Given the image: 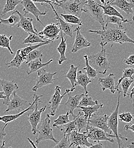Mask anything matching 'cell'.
I'll list each match as a JSON object with an SVG mask.
<instances>
[{
	"mask_svg": "<svg viewBox=\"0 0 134 148\" xmlns=\"http://www.w3.org/2000/svg\"><path fill=\"white\" fill-rule=\"evenodd\" d=\"M89 33L99 35L102 40L100 45L106 46L108 43L123 44L124 43H134V41L126 34V29L123 26H116L115 27H105L104 30H90Z\"/></svg>",
	"mask_w": 134,
	"mask_h": 148,
	"instance_id": "obj_1",
	"label": "cell"
},
{
	"mask_svg": "<svg viewBox=\"0 0 134 148\" xmlns=\"http://www.w3.org/2000/svg\"><path fill=\"white\" fill-rule=\"evenodd\" d=\"M102 49L100 52L88 56V61L90 65L96 70L99 74L104 75L111 69L110 63L107 56L105 46L100 45Z\"/></svg>",
	"mask_w": 134,
	"mask_h": 148,
	"instance_id": "obj_2",
	"label": "cell"
},
{
	"mask_svg": "<svg viewBox=\"0 0 134 148\" xmlns=\"http://www.w3.org/2000/svg\"><path fill=\"white\" fill-rule=\"evenodd\" d=\"M86 2V0H59L54 5L61 8L65 14L74 15L80 18Z\"/></svg>",
	"mask_w": 134,
	"mask_h": 148,
	"instance_id": "obj_3",
	"label": "cell"
},
{
	"mask_svg": "<svg viewBox=\"0 0 134 148\" xmlns=\"http://www.w3.org/2000/svg\"><path fill=\"white\" fill-rule=\"evenodd\" d=\"M50 117L49 113H47L45 119L42 121L41 125L37 128V132H38V137L36 138V143L39 144L40 142L44 140H52L57 144L59 140L56 138L53 134V130L50 124Z\"/></svg>",
	"mask_w": 134,
	"mask_h": 148,
	"instance_id": "obj_4",
	"label": "cell"
},
{
	"mask_svg": "<svg viewBox=\"0 0 134 148\" xmlns=\"http://www.w3.org/2000/svg\"><path fill=\"white\" fill-rule=\"evenodd\" d=\"M87 2L85 5L86 9L84 8L83 12L88 13L91 17L94 19L96 21L98 22L102 27V30L105 29V21L104 19V15L103 9L99 5V3L94 0H86Z\"/></svg>",
	"mask_w": 134,
	"mask_h": 148,
	"instance_id": "obj_5",
	"label": "cell"
},
{
	"mask_svg": "<svg viewBox=\"0 0 134 148\" xmlns=\"http://www.w3.org/2000/svg\"><path fill=\"white\" fill-rule=\"evenodd\" d=\"M120 93H118V103L117 106L115 110L112 112L111 115L109 116L107 124L110 129L112 130L113 133L115 136V138L117 140V143L118 144V147L121 148V140L127 141L128 138L123 137L118 132V114H119V103H120Z\"/></svg>",
	"mask_w": 134,
	"mask_h": 148,
	"instance_id": "obj_6",
	"label": "cell"
},
{
	"mask_svg": "<svg viewBox=\"0 0 134 148\" xmlns=\"http://www.w3.org/2000/svg\"><path fill=\"white\" fill-rule=\"evenodd\" d=\"M33 96H34L36 98V103H35V107L34 110L32 112H30L28 113L27 117L28 120L32 126V132L33 135H36L37 133V128L38 125L39 123L41 122V114L42 113L47 109V107L45 106L40 109H38L39 103L42 102V101L40 100V98L43 96V95H39L38 96L36 94H34Z\"/></svg>",
	"mask_w": 134,
	"mask_h": 148,
	"instance_id": "obj_7",
	"label": "cell"
},
{
	"mask_svg": "<svg viewBox=\"0 0 134 148\" xmlns=\"http://www.w3.org/2000/svg\"><path fill=\"white\" fill-rule=\"evenodd\" d=\"M86 128V131L85 132L87 134L88 138L93 140L94 142L106 141L111 143H114L113 139V138H115L114 134H107L103 130L90 125L89 124Z\"/></svg>",
	"mask_w": 134,
	"mask_h": 148,
	"instance_id": "obj_8",
	"label": "cell"
},
{
	"mask_svg": "<svg viewBox=\"0 0 134 148\" xmlns=\"http://www.w3.org/2000/svg\"><path fill=\"white\" fill-rule=\"evenodd\" d=\"M57 73L47 72L45 69L42 68L37 71V77L35 86L33 87L32 90L36 92L38 89L46 86L53 84L56 78H54V76Z\"/></svg>",
	"mask_w": 134,
	"mask_h": 148,
	"instance_id": "obj_9",
	"label": "cell"
},
{
	"mask_svg": "<svg viewBox=\"0 0 134 148\" xmlns=\"http://www.w3.org/2000/svg\"><path fill=\"white\" fill-rule=\"evenodd\" d=\"M60 29L59 23H50L44 26L43 29L37 32V34L45 41H51L57 40L59 38Z\"/></svg>",
	"mask_w": 134,
	"mask_h": 148,
	"instance_id": "obj_10",
	"label": "cell"
},
{
	"mask_svg": "<svg viewBox=\"0 0 134 148\" xmlns=\"http://www.w3.org/2000/svg\"><path fill=\"white\" fill-rule=\"evenodd\" d=\"M70 147L77 148H91L93 143L88 141V137L85 132L80 133L76 130L72 131L69 134Z\"/></svg>",
	"mask_w": 134,
	"mask_h": 148,
	"instance_id": "obj_11",
	"label": "cell"
},
{
	"mask_svg": "<svg viewBox=\"0 0 134 148\" xmlns=\"http://www.w3.org/2000/svg\"><path fill=\"white\" fill-rule=\"evenodd\" d=\"M74 90L72 88L70 89H66L65 92L63 95H61V88L59 86H57L54 89V93L52 95L50 100L49 101L50 106L47 107V108H50L51 110V112L49 113L51 116H54L58 110V108L61 103V101L63 97L69 92H73Z\"/></svg>",
	"mask_w": 134,
	"mask_h": 148,
	"instance_id": "obj_12",
	"label": "cell"
},
{
	"mask_svg": "<svg viewBox=\"0 0 134 148\" xmlns=\"http://www.w3.org/2000/svg\"><path fill=\"white\" fill-rule=\"evenodd\" d=\"M13 93V98L10 99V100L6 104V106H8V108L5 111V113L12 111L21 112L25 110L31 104L30 103H29L27 100L19 96L17 94V91H14Z\"/></svg>",
	"mask_w": 134,
	"mask_h": 148,
	"instance_id": "obj_13",
	"label": "cell"
},
{
	"mask_svg": "<svg viewBox=\"0 0 134 148\" xmlns=\"http://www.w3.org/2000/svg\"><path fill=\"white\" fill-rule=\"evenodd\" d=\"M109 116L107 114L100 115L99 113H94L90 117L89 123L90 125L100 128L104 131L106 133L111 134L112 130L110 129L107 124Z\"/></svg>",
	"mask_w": 134,
	"mask_h": 148,
	"instance_id": "obj_14",
	"label": "cell"
},
{
	"mask_svg": "<svg viewBox=\"0 0 134 148\" xmlns=\"http://www.w3.org/2000/svg\"><path fill=\"white\" fill-rule=\"evenodd\" d=\"M21 4L23 6V11L24 12V15L26 16L28 13L32 14L42 25L45 26L42 22L39 17L41 16H44L46 15V11L42 12L39 10L37 6L35 5L34 2L31 0H21Z\"/></svg>",
	"mask_w": 134,
	"mask_h": 148,
	"instance_id": "obj_15",
	"label": "cell"
},
{
	"mask_svg": "<svg viewBox=\"0 0 134 148\" xmlns=\"http://www.w3.org/2000/svg\"><path fill=\"white\" fill-rule=\"evenodd\" d=\"M80 29V26L78 25V26L74 30V32H76V36L71 50L72 53H76L80 50L89 47L91 46V42H89L87 39L82 34Z\"/></svg>",
	"mask_w": 134,
	"mask_h": 148,
	"instance_id": "obj_16",
	"label": "cell"
},
{
	"mask_svg": "<svg viewBox=\"0 0 134 148\" xmlns=\"http://www.w3.org/2000/svg\"><path fill=\"white\" fill-rule=\"evenodd\" d=\"M0 86L6 96V99L3 101V104L6 105V104L10 100V97L14 91H17L19 90V87L14 80L9 81L2 78H0Z\"/></svg>",
	"mask_w": 134,
	"mask_h": 148,
	"instance_id": "obj_17",
	"label": "cell"
},
{
	"mask_svg": "<svg viewBox=\"0 0 134 148\" xmlns=\"http://www.w3.org/2000/svg\"><path fill=\"white\" fill-rule=\"evenodd\" d=\"M17 13L19 17V22L17 24V27L22 28L27 33L37 34V29L34 28L33 24V19L30 17H26L25 15H22L19 13V10H17Z\"/></svg>",
	"mask_w": 134,
	"mask_h": 148,
	"instance_id": "obj_18",
	"label": "cell"
},
{
	"mask_svg": "<svg viewBox=\"0 0 134 148\" xmlns=\"http://www.w3.org/2000/svg\"><path fill=\"white\" fill-rule=\"evenodd\" d=\"M111 5L116 6L127 14L129 17L130 14H133V20L134 19V0H111Z\"/></svg>",
	"mask_w": 134,
	"mask_h": 148,
	"instance_id": "obj_19",
	"label": "cell"
},
{
	"mask_svg": "<svg viewBox=\"0 0 134 148\" xmlns=\"http://www.w3.org/2000/svg\"><path fill=\"white\" fill-rule=\"evenodd\" d=\"M98 83L101 86L103 91L109 90L113 94H114L116 91L115 89V76L114 74L110 73L104 77L99 78Z\"/></svg>",
	"mask_w": 134,
	"mask_h": 148,
	"instance_id": "obj_20",
	"label": "cell"
},
{
	"mask_svg": "<svg viewBox=\"0 0 134 148\" xmlns=\"http://www.w3.org/2000/svg\"><path fill=\"white\" fill-rule=\"evenodd\" d=\"M33 98H34V100L31 103V104L27 107L25 110H23V111L19 112V113H17V114H8V115H4V116H0V121H2L3 123H4L5 124V126L7 127L8 125L9 124V123H10V122L14 121L16 120H17V119H19L20 117L22 114H23L25 113L28 112V111L33 110L34 109V106L35 104L36 103V98L34 96H33Z\"/></svg>",
	"mask_w": 134,
	"mask_h": 148,
	"instance_id": "obj_21",
	"label": "cell"
},
{
	"mask_svg": "<svg viewBox=\"0 0 134 148\" xmlns=\"http://www.w3.org/2000/svg\"><path fill=\"white\" fill-rule=\"evenodd\" d=\"M49 5H50V6H51L52 9H53L54 13H55L56 18L59 21L58 23H59V25L60 30L65 34V35H66L67 36H69V37L72 38L73 37V33L74 32V30L73 29V25L69 23L61 18V17L58 15V14L57 13L56 10L55 9L54 6L52 5V3H50Z\"/></svg>",
	"mask_w": 134,
	"mask_h": 148,
	"instance_id": "obj_22",
	"label": "cell"
},
{
	"mask_svg": "<svg viewBox=\"0 0 134 148\" xmlns=\"http://www.w3.org/2000/svg\"><path fill=\"white\" fill-rule=\"evenodd\" d=\"M67 94L68 95V99L65 103V106L68 109L70 114L72 115L73 119H74L76 116L74 114V111L77 108L79 101L85 93L77 94L74 96L71 95L70 92L67 93Z\"/></svg>",
	"mask_w": 134,
	"mask_h": 148,
	"instance_id": "obj_23",
	"label": "cell"
},
{
	"mask_svg": "<svg viewBox=\"0 0 134 148\" xmlns=\"http://www.w3.org/2000/svg\"><path fill=\"white\" fill-rule=\"evenodd\" d=\"M53 61V59H51L50 60H49L48 62L46 63H42V58H39L38 59L33 60L27 63L29 65V70L27 71L26 73L28 75H30V74L37 72L39 69L49 65Z\"/></svg>",
	"mask_w": 134,
	"mask_h": 148,
	"instance_id": "obj_24",
	"label": "cell"
},
{
	"mask_svg": "<svg viewBox=\"0 0 134 148\" xmlns=\"http://www.w3.org/2000/svg\"><path fill=\"white\" fill-rule=\"evenodd\" d=\"M111 1L106 2L104 4H99V5L103 9V15L104 16H117L120 17L121 18L124 19L125 18L123 16L122 14H120L114 6L111 5Z\"/></svg>",
	"mask_w": 134,
	"mask_h": 148,
	"instance_id": "obj_25",
	"label": "cell"
},
{
	"mask_svg": "<svg viewBox=\"0 0 134 148\" xmlns=\"http://www.w3.org/2000/svg\"><path fill=\"white\" fill-rule=\"evenodd\" d=\"M92 79H90L86 73H83L81 70L77 71V83L76 86H80L84 89L85 95H88L89 91L87 90V87L89 84L92 82Z\"/></svg>",
	"mask_w": 134,
	"mask_h": 148,
	"instance_id": "obj_26",
	"label": "cell"
},
{
	"mask_svg": "<svg viewBox=\"0 0 134 148\" xmlns=\"http://www.w3.org/2000/svg\"><path fill=\"white\" fill-rule=\"evenodd\" d=\"M61 33V40L57 48L58 52L60 54V58L58 60V64L61 65L63 62L66 61L67 60L66 56V51L67 48V43H66V38L65 39L63 37V32L60 30Z\"/></svg>",
	"mask_w": 134,
	"mask_h": 148,
	"instance_id": "obj_27",
	"label": "cell"
},
{
	"mask_svg": "<svg viewBox=\"0 0 134 148\" xmlns=\"http://www.w3.org/2000/svg\"><path fill=\"white\" fill-rule=\"evenodd\" d=\"M103 106L102 103L97 104L93 106H88V107H83V106H78L77 108L80 109V111L83 113L84 117L86 119L89 121L91 116L100 109L102 108Z\"/></svg>",
	"mask_w": 134,
	"mask_h": 148,
	"instance_id": "obj_28",
	"label": "cell"
},
{
	"mask_svg": "<svg viewBox=\"0 0 134 148\" xmlns=\"http://www.w3.org/2000/svg\"><path fill=\"white\" fill-rule=\"evenodd\" d=\"M19 21V15L17 13V10H14L8 18L3 19L0 17V24H3L12 27L17 25Z\"/></svg>",
	"mask_w": 134,
	"mask_h": 148,
	"instance_id": "obj_29",
	"label": "cell"
},
{
	"mask_svg": "<svg viewBox=\"0 0 134 148\" xmlns=\"http://www.w3.org/2000/svg\"><path fill=\"white\" fill-rule=\"evenodd\" d=\"M78 68L79 66H75L74 64H71L70 69H69L68 73L63 76L69 80L71 84V88L74 90H76V87L77 86V74Z\"/></svg>",
	"mask_w": 134,
	"mask_h": 148,
	"instance_id": "obj_30",
	"label": "cell"
},
{
	"mask_svg": "<svg viewBox=\"0 0 134 148\" xmlns=\"http://www.w3.org/2000/svg\"><path fill=\"white\" fill-rule=\"evenodd\" d=\"M78 114L75 116L76 124V130L80 132V130L87 127V125L89 124V121L86 119L84 117L83 113L82 111L79 110Z\"/></svg>",
	"mask_w": 134,
	"mask_h": 148,
	"instance_id": "obj_31",
	"label": "cell"
},
{
	"mask_svg": "<svg viewBox=\"0 0 134 148\" xmlns=\"http://www.w3.org/2000/svg\"><path fill=\"white\" fill-rule=\"evenodd\" d=\"M21 0H6L3 8L1 13V17L5 16L8 13L14 11L16 6L21 3Z\"/></svg>",
	"mask_w": 134,
	"mask_h": 148,
	"instance_id": "obj_32",
	"label": "cell"
},
{
	"mask_svg": "<svg viewBox=\"0 0 134 148\" xmlns=\"http://www.w3.org/2000/svg\"><path fill=\"white\" fill-rule=\"evenodd\" d=\"M24 61H25V58L20 54L19 49L17 51L16 56L14 57V58L9 62L5 63V65H6L8 68H10V67L19 68L22 63Z\"/></svg>",
	"mask_w": 134,
	"mask_h": 148,
	"instance_id": "obj_33",
	"label": "cell"
},
{
	"mask_svg": "<svg viewBox=\"0 0 134 148\" xmlns=\"http://www.w3.org/2000/svg\"><path fill=\"white\" fill-rule=\"evenodd\" d=\"M131 23L130 20L127 18H121L120 17H117V16H106V24H105V27L107 26L109 23H112V24H115L117 26H122V23Z\"/></svg>",
	"mask_w": 134,
	"mask_h": 148,
	"instance_id": "obj_34",
	"label": "cell"
},
{
	"mask_svg": "<svg viewBox=\"0 0 134 148\" xmlns=\"http://www.w3.org/2000/svg\"><path fill=\"white\" fill-rule=\"evenodd\" d=\"M51 42H52L51 41H47V42H43V43H39L36 44V45L30 44V45L27 46V47H26L19 49V53L23 57L25 58L26 56H27L30 51H33V50L37 49L39 47H41V46L50 44Z\"/></svg>",
	"mask_w": 134,
	"mask_h": 148,
	"instance_id": "obj_35",
	"label": "cell"
},
{
	"mask_svg": "<svg viewBox=\"0 0 134 148\" xmlns=\"http://www.w3.org/2000/svg\"><path fill=\"white\" fill-rule=\"evenodd\" d=\"M87 55H85L83 56L85 60V67L83 68V70L86 71V73L87 74V76L91 79H94L96 77L98 74L99 73L94 68H93L89 64V61H88V58H87Z\"/></svg>",
	"mask_w": 134,
	"mask_h": 148,
	"instance_id": "obj_36",
	"label": "cell"
},
{
	"mask_svg": "<svg viewBox=\"0 0 134 148\" xmlns=\"http://www.w3.org/2000/svg\"><path fill=\"white\" fill-rule=\"evenodd\" d=\"M57 128L58 130H60L61 132H62L64 135H66V134L69 135L72 131L76 130V120L74 119L73 121H70L69 123L63 125L57 126Z\"/></svg>",
	"mask_w": 134,
	"mask_h": 148,
	"instance_id": "obj_37",
	"label": "cell"
},
{
	"mask_svg": "<svg viewBox=\"0 0 134 148\" xmlns=\"http://www.w3.org/2000/svg\"><path fill=\"white\" fill-rule=\"evenodd\" d=\"M60 17H62L64 21L69 23L72 25H78L79 26H82V21L80 18L72 14H61L59 15Z\"/></svg>",
	"mask_w": 134,
	"mask_h": 148,
	"instance_id": "obj_38",
	"label": "cell"
},
{
	"mask_svg": "<svg viewBox=\"0 0 134 148\" xmlns=\"http://www.w3.org/2000/svg\"><path fill=\"white\" fill-rule=\"evenodd\" d=\"M12 38L13 36L8 37L5 34H0V47L7 49L12 55L13 54V51L10 47V42L12 40Z\"/></svg>",
	"mask_w": 134,
	"mask_h": 148,
	"instance_id": "obj_39",
	"label": "cell"
},
{
	"mask_svg": "<svg viewBox=\"0 0 134 148\" xmlns=\"http://www.w3.org/2000/svg\"><path fill=\"white\" fill-rule=\"evenodd\" d=\"M134 73V69L133 67H127V68H124L123 71V74L120 78L118 80V83L116 86H115V89L116 91H118V93H122V91H121L119 89V86H120V83L122 82V80L124 79V78H127V77H131Z\"/></svg>",
	"mask_w": 134,
	"mask_h": 148,
	"instance_id": "obj_40",
	"label": "cell"
},
{
	"mask_svg": "<svg viewBox=\"0 0 134 148\" xmlns=\"http://www.w3.org/2000/svg\"><path fill=\"white\" fill-rule=\"evenodd\" d=\"M47 41L42 39V38L39 36L37 34L35 33H29V36L26 38H25L22 42L23 44H34V43H43Z\"/></svg>",
	"mask_w": 134,
	"mask_h": 148,
	"instance_id": "obj_41",
	"label": "cell"
},
{
	"mask_svg": "<svg viewBox=\"0 0 134 148\" xmlns=\"http://www.w3.org/2000/svg\"><path fill=\"white\" fill-rule=\"evenodd\" d=\"M134 76H133L131 77H127L123 79L120 82V84L121 85L122 88V92L123 93V96L125 97L129 95V90L131 86V85L134 82Z\"/></svg>",
	"mask_w": 134,
	"mask_h": 148,
	"instance_id": "obj_42",
	"label": "cell"
},
{
	"mask_svg": "<svg viewBox=\"0 0 134 148\" xmlns=\"http://www.w3.org/2000/svg\"><path fill=\"white\" fill-rule=\"evenodd\" d=\"M43 57V53L42 50L35 49L30 51L25 58V62L26 64H27L30 62Z\"/></svg>",
	"mask_w": 134,
	"mask_h": 148,
	"instance_id": "obj_43",
	"label": "cell"
},
{
	"mask_svg": "<svg viewBox=\"0 0 134 148\" xmlns=\"http://www.w3.org/2000/svg\"><path fill=\"white\" fill-rule=\"evenodd\" d=\"M98 104V100H93V98L90 96H89L87 95H84L81 98L78 106L83 107H88V106H93Z\"/></svg>",
	"mask_w": 134,
	"mask_h": 148,
	"instance_id": "obj_44",
	"label": "cell"
},
{
	"mask_svg": "<svg viewBox=\"0 0 134 148\" xmlns=\"http://www.w3.org/2000/svg\"><path fill=\"white\" fill-rule=\"evenodd\" d=\"M69 112H67L66 114L59 115L57 118L54 120V124L53 125V127H57V126L63 125L70 121V120L69 119V115H70Z\"/></svg>",
	"mask_w": 134,
	"mask_h": 148,
	"instance_id": "obj_45",
	"label": "cell"
},
{
	"mask_svg": "<svg viewBox=\"0 0 134 148\" xmlns=\"http://www.w3.org/2000/svg\"><path fill=\"white\" fill-rule=\"evenodd\" d=\"M55 148H70V143L69 141V135H63V138L54 146Z\"/></svg>",
	"mask_w": 134,
	"mask_h": 148,
	"instance_id": "obj_46",
	"label": "cell"
},
{
	"mask_svg": "<svg viewBox=\"0 0 134 148\" xmlns=\"http://www.w3.org/2000/svg\"><path fill=\"white\" fill-rule=\"evenodd\" d=\"M134 116L130 112H124L121 114H118V119L121 121L130 123L133 120Z\"/></svg>",
	"mask_w": 134,
	"mask_h": 148,
	"instance_id": "obj_47",
	"label": "cell"
},
{
	"mask_svg": "<svg viewBox=\"0 0 134 148\" xmlns=\"http://www.w3.org/2000/svg\"><path fill=\"white\" fill-rule=\"evenodd\" d=\"M6 127L5 125L3 127H0V148H3L5 146V136L6 133L5 130Z\"/></svg>",
	"mask_w": 134,
	"mask_h": 148,
	"instance_id": "obj_48",
	"label": "cell"
},
{
	"mask_svg": "<svg viewBox=\"0 0 134 148\" xmlns=\"http://www.w3.org/2000/svg\"><path fill=\"white\" fill-rule=\"evenodd\" d=\"M124 63H125L127 65L133 66L134 64V56L131 55L128 58L124 60Z\"/></svg>",
	"mask_w": 134,
	"mask_h": 148,
	"instance_id": "obj_49",
	"label": "cell"
},
{
	"mask_svg": "<svg viewBox=\"0 0 134 148\" xmlns=\"http://www.w3.org/2000/svg\"><path fill=\"white\" fill-rule=\"evenodd\" d=\"M134 123H130V124H126V125L124 126V130H125L126 131L131 130L133 132H134Z\"/></svg>",
	"mask_w": 134,
	"mask_h": 148,
	"instance_id": "obj_50",
	"label": "cell"
},
{
	"mask_svg": "<svg viewBox=\"0 0 134 148\" xmlns=\"http://www.w3.org/2000/svg\"><path fill=\"white\" fill-rule=\"evenodd\" d=\"M96 143L93 144L91 148H104V145L100 141H96Z\"/></svg>",
	"mask_w": 134,
	"mask_h": 148,
	"instance_id": "obj_51",
	"label": "cell"
},
{
	"mask_svg": "<svg viewBox=\"0 0 134 148\" xmlns=\"http://www.w3.org/2000/svg\"><path fill=\"white\" fill-rule=\"evenodd\" d=\"M32 1H33V2H36V3H40L42 5H43V3H47V4H50L51 3L50 1H48V0H31Z\"/></svg>",
	"mask_w": 134,
	"mask_h": 148,
	"instance_id": "obj_52",
	"label": "cell"
},
{
	"mask_svg": "<svg viewBox=\"0 0 134 148\" xmlns=\"http://www.w3.org/2000/svg\"><path fill=\"white\" fill-rule=\"evenodd\" d=\"M134 86L133 87V88H132V89H131V92L130 93V94H129L128 95H129V96H130V99H132V100H133V97H134Z\"/></svg>",
	"mask_w": 134,
	"mask_h": 148,
	"instance_id": "obj_53",
	"label": "cell"
},
{
	"mask_svg": "<svg viewBox=\"0 0 134 148\" xmlns=\"http://www.w3.org/2000/svg\"><path fill=\"white\" fill-rule=\"evenodd\" d=\"M6 99V96L4 95L3 91H0V99H3V100Z\"/></svg>",
	"mask_w": 134,
	"mask_h": 148,
	"instance_id": "obj_54",
	"label": "cell"
},
{
	"mask_svg": "<svg viewBox=\"0 0 134 148\" xmlns=\"http://www.w3.org/2000/svg\"><path fill=\"white\" fill-rule=\"evenodd\" d=\"M27 140L29 141V142L30 143V144L32 145V146L33 147V148H37V146L35 144H34V143L31 140V139L30 138H27Z\"/></svg>",
	"mask_w": 134,
	"mask_h": 148,
	"instance_id": "obj_55",
	"label": "cell"
},
{
	"mask_svg": "<svg viewBox=\"0 0 134 148\" xmlns=\"http://www.w3.org/2000/svg\"><path fill=\"white\" fill-rule=\"evenodd\" d=\"M48 1H50L52 3H54V4L57 3L58 2H59V0H48Z\"/></svg>",
	"mask_w": 134,
	"mask_h": 148,
	"instance_id": "obj_56",
	"label": "cell"
},
{
	"mask_svg": "<svg viewBox=\"0 0 134 148\" xmlns=\"http://www.w3.org/2000/svg\"><path fill=\"white\" fill-rule=\"evenodd\" d=\"M127 148H134V142H131V144H130V145H128V146H127Z\"/></svg>",
	"mask_w": 134,
	"mask_h": 148,
	"instance_id": "obj_57",
	"label": "cell"
},
{
	"mask_svg": "<svg viewBox=\"0 0 134 148\" xmlns=\"http://www.w3.org/2000/svg\"><path fill=\"white\" fill-rule=\"evenodd\" d=\"M62 1H66V0H62Z\"/></svg>",
	"mask_w": 134,
	"mask_h": 148,
	"instance_id": "obj_58",
	"label": "cell"
}]
</instances>
